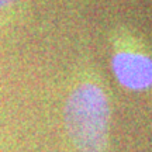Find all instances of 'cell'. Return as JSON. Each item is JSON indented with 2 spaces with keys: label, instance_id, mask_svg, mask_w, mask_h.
I'll return each instance as SVG.
<instances>
[{
  "label": "cell",
  "instance_id": "3",
  "mask_svg": "<svg viewBox=\"0 0 152 152\" xmlns=\"http://www.w3.org/2000/svg\"><path fill=\"white\" fill-rule=\"evenodd\" d=\"M16 1H18V0H0V10L6 9V7H9L11 4H14Z\"/></svg>",
  "mask_w": 152,
  "mask_h": 152
},
{
  "label": "cell",
  "instance_id": "1",
  "mask_svg": "<svg viewBox=\"0 0 152 152\" xmlns=\"http://www.w3.org/2000/svg\"><path fill=\"white\" fill-rule=\"evenodd\" d=\"M66 132L80 152H103L109 141L110 104L93 82H83L68 96L64 109Z\"/></svg>",
  "mask_w": 152,
  "mask_h": 152
},
{
  "label": "cell",
  "instance_id": "2",
  "mask_svg": "<svg viewBox=\"0 0 152 152\" xmlns=\"http://www.w3.org/2000/svg\"><path fill=\"white\" fill-rule=\"evenodd\" d=\"M113 72L117 80L131 90H145L152 86V59L140 52L123 51L114 55Z\"/></svg>",
  "mask_w": 152,
  "mask_h": 152
}]
</instances>
